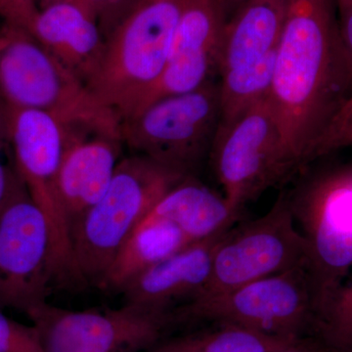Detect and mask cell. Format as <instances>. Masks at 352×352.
Here are the masks:
<instances>
[{
  "instance_id": "cell-20",
  "label": "cell",
  "mask_w": 352,
  "mask_h": 352,
  "mask_svg": "<svg viewBox=\"0 0 352 352\" xmlns=\"http://www.w3.org/2000/svg\"><path fill=\"white\" fill-rule=\"evenodd\" d=\"M276 50L256 63L220 74L219 126H226L247 109L270 96Z\"/></svg>"
},
{
  "instance_id": "cell-13",
  "label": "cell",
  "mask_w": 352,
  "mask_h": 352,
  "mask_svg": "<svg viewBox=\"0 0 352 352\" xmlns=\"http://www.w3.org/2000/svg\"><path fill=\"white\" fill-rule=\"evenodd\" d=\"M65 127L57 191L72 237L74 228L107 190L124 143L117 118L65 122Z\"/></svg>"
},
{
  "instance_id": "cell-11",
  "label": "cell",
  "mask_w": 352,
  "mask_h": 352,
  "mask_svg": "<svg viewBox=\"0 0 352 352\" xmlns=\"http://www.w3.org/2000/svg\"><path fill=\"white\" fill-rule=\"evenodd\" d=\"M44 352H141L160 344L168 314L135 305L73 311L48 302L28 312Z\"/></svg>"
},
{
  "instance_id": "cell-21",
  "label": "cell",
  "mask_w": 352,
  "mask_h": 352,
  "mask_svg": "<svg viewBox=\"0 0 352 352\" xmlns=\"http://www.w3.org/2000/svg\"><path fill=\"white\" fill-rule=\"evenodd\" d=\"M295 340L239 326L217 325L214 330L189 333L164 344L176 352H274Z\"/></svg>"
},
{
  "instance_id": "cell-10",
  "label": "cell",
  "mask_w": 352,
  "mask_h": 352,
  "mask_svg": "<svg viewBox=\"0 0 352 352\" xmlns=\"http://www.w3.org/2000/svg\"><path fill=\"white\" fill-rule=\"evenodd\" d=\"M303 264H307V244L296 226L288 194L283 192L263 217L229 230L214 252L207 284L195 300Z\"/></svg>"
},
{
  "instance_id": "cell-24",
  "label": "cell",
  "mask_w": 352,
  "mask_h": 352,
  "mask_svg": "<svg viewBox=\"0 0 352 352\" xmlns=\"http://www.w3.org/2000/svg\"><path fill=\"white\" fill-rule=\"evenodd\" d=\"M0 352H44L38 330L13 320L0 309Z\"/></svg>"
},
{
  "instance_id": "cell-26",
  "label": "cell",
  "mask_w": 352,
  "mask_h": 352,
  "mask_svg": "<svg viewBox=\"0 0 352 352\" xmlns=\"http://www.w3.org/2000/svg\"><path fill=\"white\" fill-rule=\"evenodd\" d=\"M133 1L134 0H36L38 9L58 2H72L83 7L98 19L106 38Z\"/></svg>"
},
{
  "instance_id": "cell-16",
  "label": "cell",
  "mask_w": 352,
  "mask_h": 352,
  "mask_svg": "<svg viewBox=\"0 0 352 352\" xmlns=\"http://www.w3.org/2000/svg\"><path fill=\"white\" fill-rule=\"evenodd\" d=\"M30 32L87 87L106 44L94 14L72 2L50 4L38 9Z\"/></svg>"
},
{
  "instance_id": "cell-23",
  "label": "cell",
  "mask_w": 352,
  "mask_h": 352,
  "mask_svg": "<svg viewBox=\"0 0 352 352\" xmlns=\"http://www.w3.org/2000/svg\"><path fill=\"white\" fill-rule=\"evenodd\" d=\"M25 190L14 162L8 106L0 97V217L6 208Z\"/></svg>"
},
{
  "instance_id": "cell-1",
  "label": "cell",
  "mask_w": 352,
  "mask_h": 352,
  "mask_svg": "<svg viewBox=\"0 0 352 352\" xmlns=\"http://www.w3.org/2000/svg\"><path fill=\"white\" fill-rule=\"evenodd\" d=\"M351 96L336 0H289L268 99L296 170Z\"/></svg>"
},
{
  "instance_id": "cell-27",
  "label": "cell",
  "mask_w": 352,
  "mask_h": 352,
  "mask_svg": "<svg viewBox=\"0 0 352 352\" xmlns=\"http://www.w3.org/2000/svg\"><path fill=\"white\" fill-rule=\"evenodd\" d=\"M38 12L36 0H0V20L6 25L30 32Z\"/></svg>"
},
{
  "instance_id": "cell-15",
  "label": "cell",
  "mask_w": 352,
  "mask_h": 352,
  "mask_svg": "<svg viewBox=\"0 0 352 352\" xmlns=\"http://www.w3.org/2000/svg\"><path fill=\"white\" fill-rule=\"evenodd\" d=\"M229 230L192 243L139 274L120 291L124 303L168 314L195 300L207 284L214 252Z\"/></svg>"
},
{
  "instance_id": "cell-32",
  "label": "cell",
  "mask_w": 352,
  "mask_h": 352,
  "mask_svg": "<svg viewBox=\"0 0 352 352\" xmlns=\"http://www.w3.org/2000/svg\"><path fill=\"white\" fill-rule=\"evenodd\" d=\"M322 352H336V351H332V349H329L328 346H326L325 344H324V349H323V351H322Z\"/></svg>"
},
{
  "instance_id": "cell-33",
  "label": "cell",
  "mask_w": 352,
  "mask_h": 352,
  "mask_svg": "<svg viewBox=\"0 0 352 352\" xmlns=\"http://www.w3.org/2000/svg\"><path fill=\"white\" fill-rule=\"evenodd\" d=\"M2 30H3V22H2L1 20H0V36H1Z\"/></svg>"
},
{
  "instance_id": "cell-3",
  "label": "cell",
  "mask_w": 352,
  "mask_h": 352,
  "mask_svg": "<svg viewBox=\"0 0 352 352\" xmlns=\"http://www.w3.org/2000/svg\"><path fill=\"white\" fill-rule=\"evenodd\" d=\"M187 176L143 155L120 160L104 195L72 232L74 258L83 284L99 286L127 238Z\"/></svg>"
},
{
  "instance_id": "cell-6",
  "label": "cell",
  "mask_w": 352,
  "mask_h": 352,
  "mask_svg": "<svg viewBox=\"0 0 352 352\" xmlns=\"http://www.w3.org/2000/svg\"><path fill=\"white\" fill-rule=\"evenodd\" d=\"M0 97L9 107L43 111L64 122L119 119L31 32L6 24L0 36Z\"/></svg>"
},
{
  "instance_id": "cell-4",
  "label": "cell",
  "mask_w": 352,
  "mask_h": 352,
  "mask_svg": "<svg viewBox=\"0 0 352 352\" xmlns=\"http://www.w3.org/2000/svg\"><path fill=\"white\" fill-rule=\"evenodd\" d=\"M288 198L307 244L316 317L352 267V164L307 176Z\"/></svg>"
},
{
  "instance_id": "cell-22",
  "label": "cell",
  "mask_w": 352,
  "mask_h": 352,
  "mask_svg": "<svg viewBox=\"0 0 352 352\" xmlns=\"http://www.w3.org/2000/svg\"><path fill=\"white\" fill-rule=\"evenodd\" d=\"M317 339L336 352H352V286L342 285L315 317Z\"/></svg>"
},
{
  "instance_id": "cell-30",
  "label": "cell",
  "mask_w": 352,
  "mask_h": 352,
  "mask_svg": "<svg viewBox=\"0 0 352 352\" xmlns=\"http://www.w3.org/2000/svg\"><path fill=\"white\" fill-rule=\"evenodd\" d=\"M247 1L248 0H217L224 23L227 24L229 21L232 19L234 15L240 10L241 7L244 6Z\"/></svg>"
},
{
  "instance_id": "cell-31",
  "label": "cell",
  "mask_w": 352,
  "mask_h": 352,
  "mask_svg": "<svg viewBox=\"0 0 352 352\" xmlns=\"http://www.w3.org/2000/svg\"><path fill=\"white\" fill-rule=\"evenodd\" d=\"M147 352H176L171 349L170 347L166 346L164 342L163 344H157L156 346L152 347L151 349L147 351Z\"/></svg>"
},
{
  "instance_id": "cell-5",
  "label": "cell",
  "mask_w": 352,
  "mask_h": 352,
  "mask_svg": "<svg viewBox=\"0 0 352 352\" xmlns=\"http://www.w3.org/2000/svg\"><path fill=\"white\" fill-rule=\"evenodd\" d=\"M170 327L212 322L287 340L314 332L315 305L307 264L173 308Z\"/></svg>"
},
{
  "instance_id": "cell-25",
  "label": "cell",
  "mask_w": 352,
  "mask_h": 352,
  "mask_svg": "<svg viewBox=\"0 0 352 352\" xmlns=\"http://www.w3.org/2000/svg\"><path fill=\"white\" fill-rule=\"evenodd\" d=\"M352 146V96L333 118L315 147L311 162L317 157Z\"/></svg>"
},
{
  "instance_id": "cell-8",
  "label": "cell",
  "mask_w": 352,
  "mask_h": 352,
  "mask_svg": "<svg viewBox=\"0 0 352 352\" xmlns=\"http://www.w3.org/2000/svg\"><path fill=\"white\" fill-rule=\"evenodd\" d=\"M208 157L223 196L238 212L298 171L268 96L219 126Z\"/></svg>"
},
{
  "instance_id": "cell-18",
  "label": "cell",
  "mask_w": 352,
  "mask_h": 352,
  "mask_svg": "<svg viewBox=\"0 0 352 352\" xmlns=\"http://www.w3.org/2000/svg\"><path fill=\"white\" fill-rule=\"evenodd\" d=\"M240 214L226 197L189 175L157 201L147 217L170 222L195 243L228 231Z\"/></svg>"
},
{
  "instance_id": "cell-17",
  "label": "cell",
  "mask_w": 352,
  "mask_h": 352,
  "mask_svg": "<svg viewBox=\"0 0 352 352\" xmlns=\"http://www.w3.org/2000/svg\"><path fill=\"white\" fill-rule=\"evenodd\" d=\"M289 0H248L224 25L219 75L256 63L277 50Z\"/></svg>"
},
{
  "instance_id": "cell-28",
  "label": "cell",
  "mask_w": 352,
  "mask_h": 352,
  "mask_svg": "<svg viewBox=\"0 0 352 352\" xmlns=\"http://www.w3.org/2000/svg\"><path fill=\"white\" fill-rule=\"evenodd\" d=\"M342 45L352 67V0H336Z\"/></svg>"
},
{
  "instance_id": "cell-2",
  "label": "cell",
  "mask_w": 352,
  "mask_h": 352,
  "mask_svg": "<svg viewBox=\"0 0 352 352\" xmlns=\"http://www.w3.org/2000/svg\"><path fill=\"white\" fill-rule=\"evenodd\" d=\"M185 0H134L106 38L88 89L122 122L163 74Z\"/></svg>"
},
{
  "instance_id": "cell-14",
  "label": "cell",
  "mask_w": 352,
  "mask_h": 352,
  "mask_svg": "<svg viewBox=\"0 0 352 352\" xmlns=\"http://www.w3.org/2000/svg\"><path fill=\"white\" fill-rule=\"evenodd\" d=\"M224 25L217 0H185L163 74L131 115L157 99L193 91L214 80Z\"/></svg>"
},
{
  "instance_id": "cell-19",
  "label": "cell",
  "mask_w": 352,
  "mask_h": 352,
  "mask_svg": "<svg viewBox=\"0 0 352 352\" xmlns=\"http://www.w3.org/2000/svg\"><path fill=\"white\" fill-rule=\"evenodd\" d=\"M190 244L170 222L147 217L120 247L98 287L120 292L139 274Z\"/></svg>"
},
{
  "instance_id": "cell-29",
  "label": "cell",
  "mask_w": 352,
  "mask_h": 352,
  "mask_svg": "<svg viewBox=\"0 0 352 352\" xmlns=\"http://www.w3.org/2000/svg\"><path fill=\"white\" fill-rule=\"evenodd\" d=\"M323 349V342L317 338L308 339L303 337L274 352H322Z\"/></svg>"
},
{
  "instance_id": "cell-9",
  "label": "cell",
  "mask_w": 352,
  "mask_h": 352,
  "mask_svg": "<svg viewBox=\"0 0 352 352\" xmlns=\"http://www.w3.org/2000/svg\"><path fill=\"white\" fill-rule=\"evenodd\" d=\"M16 170L50 226L58 286L83 284L76 270L71 231L60 205L58 173L66 139L63 120L43 111L9 107Z\"/></svg>"
},
{
  "instance_id": "cell-12",
  "label": "cell",
  "mask_w": 352,
  "mask_h": 352,
  "mask_svg": "<svg viewBox=\"0 0 352 352\" xmlns=\"http://www.w3.org/2000/svg\"><path fill=\"white\" fill-rule=\"evenodd\" d=\"M55 285L50 226L25 190L0 217V309L27 314Z\"/></svg>"
},
{
  "instance_id": "cell-7",
  "label": "cell",
  "mask_w": 352,
  "mask_h": 352,
  "mask_svg": "<svg viewBox=\"0 0 352 352\" xmlns=\"http://www.w3.org/2000/svg\"><path fill=\"white\" fill-rule=\"evenodd\" d=\"M219 120V83L212 80L148 104L122 120L120 129L124 144L136 154L191 175L210 154Z\"/></svg>"
}]
</instances>
